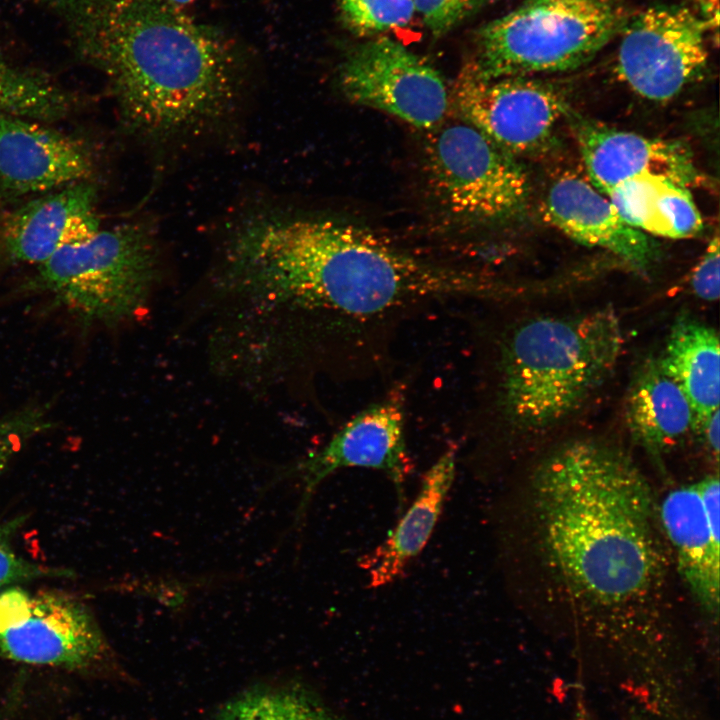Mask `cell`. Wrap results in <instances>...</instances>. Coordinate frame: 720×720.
<instances>
[{
    "instance_id": "6da1fadb",
    "label": "cell",
    "mask_w": 720,
    "mask_h": 720,
    "mask_svg": "<svg viewBox=\"0 0 720 720\" xmlns=\"http://www.w3.org/2000/svg\"><path fill=\"white\" fill-rule=\"evenodd\" d=\"M213 290L232 320L274 353L353 376L383 362L400 320L435 303L487 300L494 283L354 225L263 210L229 233Z\"/></svg>"
},
{
    "instance_id": "7a4b0ae2",
    "label": "cell",
    "mask_w": 720,
    "mask_h": 720,
    "mask_svg": "<svg viewBox=\"0 0 720 720\" xmlns=\"http://www.w3.org/2000/svg\"><path fill=\"white\" fill-rule=\"evenodd\" d=\"M658 504L623 451L575 440L529 475L503 540L527 567L537 600L573 634L657 659L674 610Z\"/></svg>"
},
{
    "instance_id": "3957f363",
    "label": "cell",
    "mask_w": 720,
    "mask_h": 720,
    "mask_svg": "<svg viewBox=\"0 0 720 720\" xmlns=\"http://www.w3.org/2000/svg\"><path fill=\"white\" fill-rule=\"evenodd\" d=\"M63 25L100 72L123 124L153 143L198 137L234 112L243 58L223 32L170 0H30Z\"/></svg>"
},
{
    "instance_id": "277c9868",
    "label": "cell",
    "mask_w": 720,
    "mask_h": 720,
    "mask_svg": "<svg viewBox=\"0 0 720 720\" xmlns=\"http://www.w3.org/2000/svg\"><path fill=\"white\" fill-rule=\"evenodd\" d=\"M623 345L609 306L515 324L495 347L477 419L510 439L554 428L608 380Z\"/></svg>"
},
{
    "instance_id": "5b68a950",
    "label": "cell",
    "mask_w": 720,
    "mask_h": 720,
    "mask_svg": "<svg viewBox=\"0 0 720 720\" xmlns=\"http://www.w3.org/2000/svg\"><path fill=\"white\" fill-rule=\"evenodd\" d=\"M159 256L150 225L120 224L60 248L20 289L48 296L84 326L112 327L144 310L159 280Z\"/></svg>"
},
{
    "instance_id": "8992f818",
    "label": "cell",
    "mask_w": 720,
    "mask_h": 720,
    "mask_svg": "<svg viewBox=\"0 0 720 720\" xmlns=\"http://www.w3.org/2000/svg\"><path fill=\"white\" fill-rule=\"evenodd\" d=\"M625 22L616 0H526L480 28L468 64L486 80L570 71L592 60Z\"/></svg>"
},
{
    "instance_id": "52a82bcc",
    "label": "cell",
    "mask_w": 720,
    "mask_h": 720,
    "mask_svg": "<svg viewBox=\"0 0 720 720\" xmlns=\"http://www.w3.org/2000/svg\"><path fill=\"white\" fill-rule=\"evenodd\" d=\"M0 658L69 671L118 672L116 654L92 609L58 590L0 593Z\"/></svg>"
},
{
    "instance_id": "ba28073f",
    "label": "cell",
    "mask_w": 720,
    "mask_h": 720,
    "mask_svg": "<svg viewBox=\"0 0 720 720\" xmlns=\"http://www.w3.org/2000/svg\"><path fill=\"white\" fill-rule=\"evenodd\" d=\"M427 176L441 204L464 220L490 223L517 216L529 183L521 165L485 134L454 121L429 131Z\"/></svg>"
},
{
    "instance_id": "9c48e42d",
    "label": "cell",
    "mask_w": 720,
    "mask_h": 720,
    "mask_svg": "<svg viewBox=\"0 0 720 720\" xmlns=\"http://www.w3.org/2000/svg\"><path fill=\"white\" fill-rule=\"evenodd\" d=\"M347 468L380 471L393 483L403 508L404 484L412 472L405 433L404 398L391 392L352 416L319 449L278 466L260 496L284 481H297L301 493L293 520L298 531L318 487Z\"/></svg>"
},
{
    "instance_id": "30bf717a",
    "label": "cell",
    "mask_w": 720,
    "mask_h": 720,
    "mask_svg": "<svg viewBox=\"0 0 720 720\" xmlns=\"http://www.w3.org/2000/svg\"><path fill=\"white\" fill-rule=\"evenodd\" d=\"M338 81L351 102L427 131L445 121L451 103L439 71L402 43L384 36L352 48L340 65Z\"/></svg>"
},
{
    "instance_id": "8fae6325",
    "label": "cell",
    "mask_w": 720,
    "mask_h": 720,
    "mask_svg": "<svg viewBox=\"0 0 720 720\" xmlns=\"http://www.w3.org/2000/svg\"><path fill=\"white\" fill-rule=\"evenodd\" d=\"M621 31L616 72L646 99H672L706 64L708 27L687 8L646 9Z\"/></svg>"
},
{
    "instance_id": "7c38bea8",
    "label": "cell",
    "mask_w": 720,
    "mask_h": 720,
    "mask_svg": "<svg viewBox=\"0 0 720 720\" xmlns=\"http://www.w3.org/2000/svg\"><path fill=\"white\" fill-rule=\"evenodd\" d=\"M450 101L461 120L511 155L534 154L546 147L567 113L552 88L527 77L482 79L466 63Z\"/></svg>"
},
{
    "instance_id": "4fadbf2b",
    "label": "cell",
    "mask_w": 720,
    "mask_h": 720,
    "mask_svg": "<svg viewBox=\"0 0 720 720\" xmlns=\"http://www.w3.org/2000/svg\"><path fill=\"white\" fill-rule=\"evenodd\" d=\"M719 477L668 492L659 519L674 568L705 616L717 624L720 592Z\"/></svg>"
},
{
    "instance_id": "5bb4252c",
    "label": "cell",
    "mask_w": 720,
    "mask_h": 720,
    "mask_svg": "<svg viewBox=\"0 0 720 720\" xmlns=\"http://www.w3.org/2000/svg\"><path fill=\"white\" fill-rule=\"evenodd\" d=\"M93 168L81 140L39 121L0 115V201L88 181Z\"/></svg>"
},
{
    "instance_id": "9a60e30c",
    "label": "cell",
    "mask_w": 720,
    "mask_h": 720,
    "mask_svg": "<svg viewBox=\"0 0 720 720\" xmlns=\"http://www.w3.org/2000/svg\"><path fill=\"white\" fill-rule=\"evenodd\" d=\"M97 191L82 181L27 202L0 219V266L39 265L99 228Z\"/></svg>"
},
{
    "instance_id": "2e32d148",
    "label": "cell",
    "mask_w": 720,
    "mask_h": 720,
    "mask_svg": "<svg viewBox=\"0 0 720 720\" xmlns=\"http://www.w3.org/2000/svg\"><path fill=\"white\" fill-rule=\"evenodd\" d=\"M589 182L604 195L641 174L696 184L699 174L688 148L679 142L614 129L578 114L569 117Z\"/></svg>"
},
{
    "instance_id": "e0dca14e",
    "label": "cell",
    "mask_w": 720,
    "mask_h": 720,
    "mask_svg": "<svg viewBox=\"0 0 720 720\" xmlns=\"http://www.w3.org/2000/svg\"><path fill=\"white\" fill-rule=\"evenodd\" d=\"M543 210L546 220L569 238L605 249L637 269H647L656 259L649 237L629 225L607 196L575 173H563L552 181Z\"/></svg>"
},
{
    "instance_id": "ac0fdd59",
    "label": "cell",
    "mask_w": 720,
    "mask_h": 720,
    "mask_svg": "<svg viewBox=\"0 0 720 720\" xmlns=\"http://www.w3.org/2000/svg\"><path fill=\"white\" fill-rule=\"evenodd\" d=\"M456 446H449L425 472L417 496L382 543L359 559L370 588L398 580L430 539L453 485Z\"/></svg>"
},
{
    "instance_id": "d6986e66",
    "label": "cell",
    "mask_w": 720,
    "mask_h": 720,
    "mask_svg": "<svg viewBox=\"0 0 720 720\" xmlns=\"http://www.w3.org/2000/svg\"><path fill=\"white\" fill-rule=\"evenodd\" d=\"M624 410L632 437L655 455L669 451L694 429L690 402L657 360L646 362L635 375Z\"/></svg>"
},
{
    "instance_id": "ffe728a7",
    "label": "cell",
    "mask_w": 720,
    "mask_h": 720,
    "mask_svg": "<svg viewBox=\"0 0 720 720\" xmlns=\"http://www.w3.org/2000/svg\"><path fill=\"white\" fill-rule=\"evenodd\" d=\"M660 367L681 387L694 414V429L701 432L719 409L720 348L717 331L694 318L680 317L673 324Z\"/></svg>"
},
{
    "instance_id": "44dd1931",
    "label": "cell",
    "mask_w": 720,
    "mask_h": 720,
    "mask_svg": "<svg viewBox=\"0 0 720 720\" xmlns=\"http://www.w3.org/2000/svg\"><path fill=\"white\" fill-rule=\"evenodd\" d=\"M605 196L629 225L645 234L686 239L703 228L689 188L662 175H638L615 186Z\"/></svg>"
},
{
    "instance_id": "7402d4cb",
    "label": "cell",
    "mask_w": 720,
    "mask_h": 720,
    "mask_svg": "<svg viewBox=\"0 0 720 720\" xmlns=\"http://www.w3.org/2000/svg\"><path fill=\"white\" fill-rule=\"evenodd\" d=\"M211 720H346L299 682L249 687L224 702Z\"/></svg>"
},
{
    "instance_id": "603a6c76",
    "label": "cell",
    "mask_w": 720,
    "mask_h": 720,
    "mask_svg": "<svg viewBox=\"0 0 720 720\" xmlns=\"http://www.w3.org/2000/svg\"><path fill=\"white\" fill-rule=\"evenodd\" d=\"M76 104V96L49 75L16 63L0 48V115L55 121Z\"/></svg>"
},
{
    "instance_id": "cb8c5ba5",
    "label": "cell",
    "mask_w": 720,
    "mask_h": 720,
    "mask_svg": "<svg viewBox=\"0 0 720 720\" xmlns=\"http://www.w3.org/2000/svg\"><path fill=\"white\" fill-rule=\"evenodd\" d=\"M233 574L209 573L197 576L160 574L142 576L122 584L125 590L157 601L176 616H183L200 591H207L233 580Z\"/></svg>"
},
{
    "instance_id": "d4e9b609",
    "label": "cell",
    "mask_w": 720,
    "mask_h": 720,
    "mask_svg": "<svg viewBox=\"0 0 720 720\" xmlns=\"http://www.w3.org/2000/svg\"><path fill=\"white\" fill-rule=\"evenodd\" d=\"M341 22L353 34L373 37L407 24L414 0H337Z\"/></svg>"
},
{
    "instance_id": "484cf974",
    "label": "cell",
    "mask_w": 720,
    "mask_h": 720,
    "mask_svg": "<svg viewBox=\"0 0 720 720\" xmlns=\"http://www.w3.org/2000/svg\"><path fill=\"white\" fill-rule=\"evenodd\" d=\"M26 520V515H19L0 521V588L41 579L73 578L71 569L37 563L16 552L13 539Z\"/></svg>"
},
{
    "instance_id": "4316f807",
    "label": "cell",
    "mask_w": 720,
    "mask_h": 720,
    "mask_svg": "<svg viewBox=\"0 0 720 720\" xmlns=\"http://www.w3.org/2000/svg\"><path fill=\"white\" fill-rule=\"evenodd\" d=\"M52 425L49 408L40 404L25 406L0 417V475L26 442Z\"/></svg>"
},
{
    "instance_id": "83f0119b",
    "label": "cell",
    "mask_w": 720,
    "mask_h": 720,
    "mask_svg": "<svg viewBox=\"0 0 720 720\" xmlns=\"http://www.w3.org/2000/svg\"><path fill=\"white\" fill-rule=\"evenodd\" d=\"M416 11L434 38H441L491 0H414Z\"/></svg>"
},
{
    "instance_id": "f1b7e54d",
    "label": "cell",
    "mask_w": 720,
    "mask_h": 720,
    "mask_svg": "<svg viewBox=\"0 0 720 720\" xmlns=\"http://www.w3.org/2000/svg\"><path fill=\"white\" fill-rule=\"evenodd\" d=\"M719 236L711 239L703 256L692 271L690 283L696 296L713 302L718 300L720 291V253Z\"/></svg>"
},
{
    "instance_id": "f546056e",
    "label": "cell",
    "mask_w": 720,
    "mask_h": 720,
    "mask_svg": "<svg viewBox=\"0 0 720 720\" xmlns=\"http://www.w3.org/2000/svg\"><path fill=\"white\" fill-rule=\"evenodd\" d=\"M709 31L715 33L718 38L719 25V0H692Z\"/></svg>"
},
{
    "instance_id": "4dcf8cb0",
    "label": "cell",
    "mask_w": 720,
    "mask_h": 720,
    "mask_svg": "<svg viewBox=\"0 0 720 720\" xmlns=\"http://www.w3.org/2000/svg\"><path fill=\"white\" fill-rule=\"evenodd\" d=\"M719 417L718 409L709 417L701 430L705 443L710 449L712 456L715 458L716 464L718 463L719 458Z\"/></svg>"
},
{
    "instance_id": "1f68e13d",
    "label": "cell",
    "mask_w": 720,
    "mask_h": 720,
    "mask_svg": "<svg viewBox=\"0 0 720 720\" xmlns=\"http://www.w3.org/2000/svg\"><path fill=\"white\" fill-rule=\"evenodd\" d=\"M573 720H591L589 712L585 705V702H583V700H582V697H579V699L577 701L576 711L574 713Z\"/></svg>"
}]
</instances>
